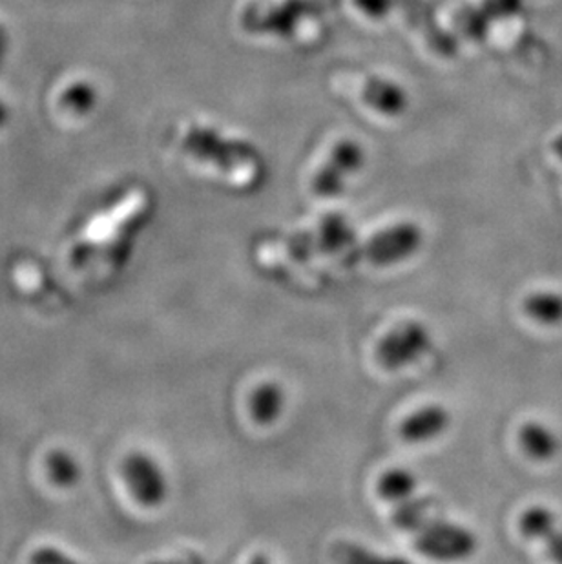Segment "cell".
Returning <instances> with one entry per match:
<instances>
[{
    "mask_svg": "<svg viewBox=\"0 0 562 564\" xmlns=\"http://www.w3.org/2000/svg\"><path fill=\"white\" fill-rule=\"evenodd\" d=\"M395 527L413 535L414 549L439 563H462L477 554L478 539L472 530L431 516L430 502L414 496L393 505Z\"/></svg>",
    "mask_w": 562,
    "mask_h": 564,
    "instance_id": "cell-1",
    "label": "cell"
},
{
    "mask_svg": "<svg viewBox=\"0 0 562 564\" xmlns=\"http://www.w3.org/2000/svg\"><path fill=\"white\" fill-rule=\"evenodd\" d=\"M239 143L241 141L224 138L218 130L207 124H192L181 139V147L185 154L192 155V160L219 166L234 174H238L236 171H245L255 180L256 174L261 172L258 160L260 155L249 144Z\"/></svg>",
    "mask_w": 562,
    "mask_h": 564,
    "instance_id": "cell-2",
    "label": "cell"
},
{
    "mask_svg": "<svg viewBox=\"0 0 562 564\" xmlns=\"http://www.w3.org/2000/svg\"><path fill=\"white\" fill-rule=\"evenodd\" d=\"M121 480L132 501L147 510L169 499V477L149 453H128L121 463Z\"/></svg>",
    "mask_w": 562,
    "mask_h": 564,
    "instance_id": "cell-3",
    "label": "cell"
},
{
    "mask_svg": "<svg viewBox=\"0 0 562 564\" xmlns=\"http://www.w3.org/2000/svg\"><path fill=\"white\" fill-rule=\"evenodd\" d=\"M431 346L433 340L430 329L422 322L409 319L398 324L378 341L377 360L383 369L397 371L424 357Z\"/></svg>",
    "mask_w": 562,
    "mask_h": 564,
    "instance_id": "cell-4",
    "label": "cell"
},
{
    "mask_svg": "<svg viewBox=\"0 0 562 564\" xmlns=\"http://www.w3.org/2000/svg\"><path fill=\"white\" fill-rule=\"evenodd\" d=\"M422 240L424 236L419 225L397 224L372 236L366 246L356 251L355 258L378 267L395 265L419 251Z\"/></svg>",
    "mask_w": 562,
    "mask_h": 564,
    "instance_id": "cell-5",
    "label": "cell"
},
{
    "mask_svg": "<svg viewBox=\"0 0 562 564\" xmlns=\"http://www.w3.org/2000/svg\"><path fill=\"white\" fill-rule=\"evenodd\" d=\"M361 163H364V152L360 144L349 139L338 141L311 180V188L318 196H335L344 188L345 180L350 174H355Z\"/></svg>",
    "mask_w": 562,
    "mask_h": 564,
    "instance_id": "cell-6",
    "label": "cell"
},
{
    "mask_svg": "<svg viewBox=\"0 0 562 564\" xmlns=\"http://www.w3.org/2000/svg\"><path fill=\"white\" fill-rule=\"evenodd\" d=\"M526 0H477L455 13L456 30L466 37H480L495 21L520 13Z\"/></svg>",
    "mask_w": 562,
    "mask_h": 564,
    "instance_id": "cell-7",
    "label": "cell"
},
{
    "mask_svg": "<svg viewBox=\"0 0 562 564\" xmlns=\"http://www.w3.org/2000/svg\"><path fill=\"white\" fill-rule=\"evenodd\" d=\"M520 533L544 544L547 554L555 564H562V521L547 506H531L520 516Z\"/></svg>",
    "mask_w": 562,
    "mask_h": 564,
    "instance_id": "cell-8",
    "label": "cell"
},
{
    "mask_svg": "<svg viewBox=\"0 0 562 564\" xmlns=\"http://www.w3.org/2000/svg\"><path fill=\"white\" fill-rule=\"evenodd\" d=\"M355 235L350 229L347 219L339 214H329L327 218L322 219L318 229L313 235H298L292 240V249H298V254L305 251L325 252V254H335L344 251L345 247L350 246Z\"/></svg>",
    "mask_w": 562,
    "mask_h": 564,
    "instance_id": "cell-9",
    "label": "cell"
},
{
    "mask_svg": "<svg viewBox=\"0 0 562 564\" xmlns=\"http://www.w3.org/2000/svg\"><path fill=\"white\" fill-rule=\"evenodd\" d=\"M451 426V413L439 404L425 405L414 411L400 424V435L403 441L420 444L433 441L446 433Z\"/></svg>",
    "mask_w": 562,
    "mask_h": 564,
    "instance_id": "cell-10",
    "label": "cell"
},
{
    "mask_svg": "<svg viewBox=\"0 0 562 564\" xmlns=\"http://www.w3.org/2000/svg\"><path fill=\"white\" fill-rule=\"evenodd\" d=\"M361 101L375 108L383 116H397L406 108V94L391 80H383L380 77H364L361 79Z\"/></svg>",
    "mask_w": 562,
    "mask_h": 564,
    "instance_id": "cell-11",
    "label": "cell"
},
{
    "mask_svg": "<svg viewBox=\"0 0 562 564\" xmlns=\"http://www.w3.org/2000/svg\"><path fill=\"white\" fill-rule=\"evenodd\" d=\"M519 442L522 452L537 463H548L561 452V438L558 433L542 422H528L520 427Z\"/></svg>",
    "mask_w": 562,
    "mask_h": 564,
    "instance_id": "cell-12",
    "label": "cell"
},
{
    "mask_svg": "<svg viewBox=\"0 0 562 564\" xmlns=\"http://www.w3.org/2000/svg\"><path fill=\"white\" fill-rule=\"evenodd\" d=\"M250 415L260 426H271L285 410V393L280 383L263 382L256 386L249 399Z\"/></svg>",
    "mask_w": 562,
    "mask_h": 564,
    "instance_id": "cell-13",
    "label": "cell"
},
{
    "mask_svg": "<svg viewBox=\"0 0 562 564\" xmlns=\"http://www.w3.org/2000/svg\"><path fill=\"white\" fill-rule=\"evenodd\" d=\"M99 102V90L88 79H75L58 94V107L72 118H85Z\"/></svg>",
    "mask_w": 562,
    "mask_h": 564,
    "instance_id": "cell-14",
    "label": "cell"
},
{
    "mask_svg": "<svg viewBox=\"0 0 562 564\" xmlns=\"http://www.w3.org/2000/svg\"><path fill=\"white\" fill-rule=\"evenodd\" d=\"M525 311L537 324L555 327L562 324V293L539 291L525 300Z\"/></svg>",
    "mask_w": 562,
    "mask_h": 564,
    "instance_id": "cell-15",
    "label": "cell"
},
{
    "mask_svg": "<svg viewBox=\"0 0 562 564\" xmlns=\"http://www.w3.org/2000/svg\"><path fill=\"white\" fill-rule=\"evenodd\" d=\"M331 561L335 564H411L402 557L377 554L358 543L338 541L331 546Z\"/></svg>",
    "mask_w": 562,
    "mask_h": 564,
    "instance_id": "cell-16",
    "label": "cell"
},
{
    "mask_svg": "<svg viewBox=\"0 0 562 564\" xmlns=\"http://www.w3.org/2000/svg\"><path fill=\"white\" fill-rule=\"evenodd\" d=\"M44 469L50 482L57 488H74L80 480V464L68 452L50 453Z\"/></svg>",
    "mask_w": 562,
    "mask_h": 564,
    "instance_id": "cell-17",
    "label": "cell"
},
{
    "mask_svg": "<svg viewBox=\"0 0 562 564\" xmlns=\"http://www.w3.org/2000/svg\"><path fill=\"white\" fill-rule=\"evenodd\" d=\"M414 494H417V477L409 474L408 469H389L388 474H383L378 480V496L391 505L403 501Z\"/></svg>",
    "mask_w": 562,
    "mask_h": 564,
    "instance_id": "cell-18",
    "label": "cell"
},
{
    "mask_svg": "<svg viewBox=\"0 0 562 564\" xmlns=\"http://www.w3.org/2000/svg\"><path fill=\"white\" fill-rule=\"evenodd\" d=\"M11 37L10 30L0 22V74L4 69L6 61H8V54H10Z\"/></svg>",
    "mask_w": 562,
    "mask_h": 564,
    "instance_id": "cell-19",
    "label": "cell"
},
{
    "mask_svg": "<svg viewBox=\"0 0 562 564\" xmlns=\"http://www.w3.org/2000/svg\"><path fill=\"white\" fill-rule=\"evenodd\" d=\"M11 121V107L0 97V130Z\"/></svg>",
    "mask_w": 562,
    "mask_h": 564,
    "instance_id": "cell-20",
    "label": "cell"
},
{
    "mask_svg": "<svg viewBox=\"0 0 562 564\" xmlns=\"http://www.w3.org/2000/svg\"><path fill=\"white\" fill-rule=\"evenodd\" d=\"M553 152H555V155L562 161V133H559L555 141H553Z\"/></svg>",
    "mask_w": 562,
    "mask_h": 564,
    "instance_id": "cell-21",
    "label": "cell"
},
{
    "mask_svg": "<svg viewBox=\"0 0 562 564\" xmlns=\"http://www.w3.org/2000/svg\"><path fill=\"white\" fill-rule=\"evenodd\" d=\"M249 564H272L271 561L267 560L266 555H258L255 560L250 561Z\"/></svg>",
    "mask_w": 562,
    "mask_h": 564,
    "instance_id": "cell-22",
    "label": "cell"
}]
</instances>
